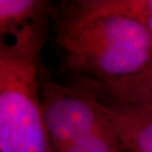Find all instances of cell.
Here are the masks:
<instances>
[{
    "mask_svg": "<svg viewBox=\"0 0 152 152\" xmlns=\"http://www.w3.org/2000/svg\"><path fill=\"white\" fill-rule=\"evenodd\" d=\"M8 35L0 42V152H52L41 98L48 14Z\"/></svg>",
    "mask_w": 152,
    "mask_h": 152,
    "instance_id": "cell-1",
    "label": "cell"
},
{
    "mask_svg": "<svg viewBox=\"0 0 152 152\" xmlns=\"http://www.w3.org/2000/svg\"><path fill=\"white\" fill-rule=\"evenodd\" d=\"M56 43L66 70L79 76L82 88L124 78L152 62V36L127 17H80L65 12Z\"/></svg>",
    "mask_w": 152,
    "mask_h": 152,
    "instance_id": "cell-2",
    "label": "cell"
},
{
    "mask_svg": "<svg viewBox=\"0 0 152 152\" xmlns=\"http://www.w3.org/2000/svg\"><path fill=\"white\" fill-rule=\"evenodd\" d=\"M41 98L52 152L103 131H112L103 103L82 87L63 86L42 68Z\"/></svg>",
    "mask_w": 152,
    "mask_h": 152,
    "instance_id": "cell-3",
    "label": "cell"
},
{
    "mask_svg": "<svg viewBox=\"0 0 152 152\" xmlns=\"http://www.w3.org/2000/svg\"><path fill=\"white\" fill-rule=\"evenodd\" d=\"M103 103V110L121 148L130 152H152V110Z\"/></svg>",
    "mask_w": 152,
    "mask_h": 152,
    "instance_id": "cell-4",
    "label": "cell"
},
{
    "mask_svg": "<svg viewBox=\"0 0 152 152\" xmlns=\"http://www.w3.org/2000/svg\"><path fill=\"white\" fill-rule=\"evenodd\" d=\"M85 89L92 94L105 90L114 104L152 110V62L133 75Z\"/></svg>",
    "mask_w": 152,
    "mask_h": 152,
    "instance_id": "cell-5",
    "label": "cell"
},
{
    "mask_svg": "<svg viewBox=\"0 0 152 152\" xmlns=\"http://www.w3.org/2000/svg\"><path fill=\"white\" fill-rule=\"evenodd\" d=\"M48 1L38 0H0V32L1 37L17 28L29 24L46 12Z\"/></svg>",
    "mask_w": 152,
    "mask_h": 152,
    "instance_id": "cell-6",
    "label": "cell"
},
{
    "mask_svg": "<svg viewBox=\"0 0 152 152\" xmlns=\"http://www.w3.org/2000/svg\"><path fill=\"white\" fill-rule=\"evenodd\" d=\"M121 149L114 132L103 131L82 137L55 152H120Z\"/></svg>",
    "mask_w": 152,
    "mask_h": 152,
    "instance_id": "cell-7",
    "label": "cell"
},
{
    "mask_svg": "<svg viewBox=\"0 0 152 152\" xmlns=\"http://www.w3.org/2000/svg\"><path fill=\"white\" fill-rule=\"evenodd\" d=\"M143 26L147 28L148 32L150 33V35L152 36V15H150V16L148 17L147 19L144 20V23H143Z\"/></svg>",
    "mask_w": 152,
    "mask_h": 152,
    "instance_id": "cell-8",
    "label": "cell"
}]
</instances>
